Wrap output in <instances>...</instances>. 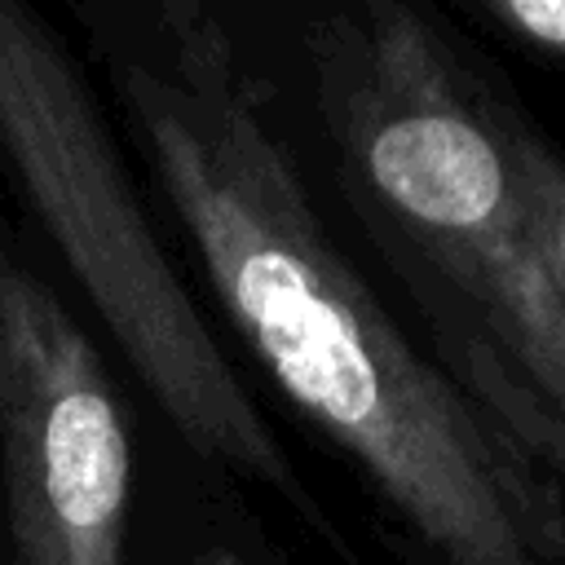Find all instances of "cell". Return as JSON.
<instances>
[{
  "instance_id": "5",
  "label": "cell",
  "mask_w": 565,
  "mask_h": 565,
  "mask_svg": "<svg viewBox=\"0 0 565 565\" xmlns=\"http://www.w3.org/2000/svg\"><path fill=\"white\" fill-rule=\"evenodd\" d=\"M433 358L503 424V433L539 463V472L547 477L556 503H561V521H565V419L539 402L512 371L508 362L486 349L472 335L459 331H433Z\"/></svg>"
},
{
  "instance_id": "1",
  "label": "cell",
  "mask_w": 565,
  "mask_h": 565,
  "mask_svg": "<svg viewBox=\"0 0 565 565\" xmlns=\"http://www.w3.org/2000/svg\"><path fill=\"white\" fill-rule=\"evenodd\" d=\"M221 318L415 565H565L561 503L393 318L313 199L305 137L225 0H66Z\"/></svg>"
},
{
  "instance_id": "4",
  "label": "cell",
  "mask_w": 565,
  "mask_h": 565,
  "mask_svg": "<svg viewBox=\"0 0 565 565\" xmlns=\"http://www.w3.org/2000/svg\"><path fill=\"white\" fill-rule=\"evenodd\" d=\"M132 437L115 380L0 225L4 565H124Z\"/></svg>"
},
{
  "instance_id": "7",
  "label": "cell",
  "mask_w": 565,
  "mask_h": 565,
  "mask_svg": "<svg viewBox=\"0 0 565 565\" xmlns=\"http://www.w3.org/2000/svg\"><path fill=\"white\" fill-rule=\"evenodd\" d=\"M490 31L547 66H565V0H459Z\"/></svg>"
},
{
  "instance_id": "6",
  "label": "cell",
  "mask_w": 565,
  "mask_h": 565,
  "mask_svg": "<svg viewBox=\"0 0 565 565\" xmlns=\"http://www.w3.org/2000/svg\"><path fill=\"white\" fill-rule=\"evenodd\" d=\"M516 159H521V177H525L539 252H543L547 274L565 300V150L525 110L516 119Z\"/></svg>"
},
{
  "instance_id": "2",
  "label": "cell",
  "mask_w": 565,
  "mask_h": 565,
  "mask_svg": "<svg viewBox=\"0 0 565 565\" xmlns=\"http://www.w3.org/2000/svg\"><path fill=\"white\" fill-rule=\"evenodd\" d=\"M428 331L494 349L565 419V300L516 159L521 102L428 0H225Z\"/></svg>"
},
{
  "instance_id": "3",
  "label": "cell",
  "mask_w": 565,
  "mask_h": 565,
  "mask_svg": "<svg viewBox=\"0 0 565 565\" xmlns=\"http://www.w3.org/2000/svg\"><path fill=\"white\" fill-rule=\"evenodd\" d=\"M0 168L172 433L203 463L282 499L344 556L349 543L168 256L79 62L31 0H0Z\"/></svg>"
}]
</instances>
